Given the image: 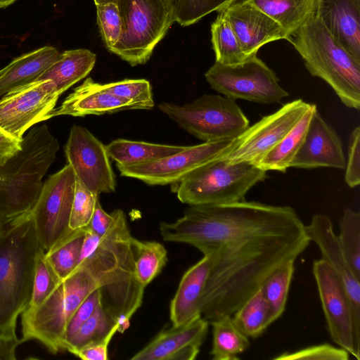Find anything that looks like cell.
<instances>
[{
	"label": "cell",
	"mask_w": 360,
	"mask_h": 360,
	"mask_svg": "<svg viewBox=\"0 0 360 360\" xmlns=\"http://www.w3.org/2000/svg\"><path fill=\"white\" fill-rule=\"evenodd\" d=\"M114 219V212L110 214L106 212L103 209L99 199H98L90 221L86 228L94 233L101 236L110 229Z\"/></svg>",
	"instance_id": "obj_46"
},
{
	"label": "cell",
	"mask_w": 360,
	"mask_h": 360,
	"mask_svg": "<svg viewBox=\"0 0 360 360\" xmlns=\"http://www.w3.org/2000/svg\"><path fill=\"white\" fill-rule=\"evenodd\" d=\"M99 195L94 193L76 178L69 227L71 230L86 228L93 214Z\"/></svg>",
	"instance_id": "obj_40"
},
{
	"label": "cell",
	"mask_w": 360,
	"mask_h": 360,
	"mask_svg": "<svg viewBox=\"0 0 360 360\" xmlns=\"http://www.w3.org/2000/svg\"><path fill=\"white\" fill-rule=\"evenodd\" d=\"M241 1L253 5L277 22L285 32L286 40L316 15L318 4V0Z\"/></svg>",
	"instance_id": "obj_26"
},
{
	"label": "cell",
	"mask_w": 360,
	"mask_h": 360,
	"mask_svg": "<svg viewBox=\"0 0 360 360\" xmlns=\"http://www.w3.org/2000/svg\"><path fill=\"white\" fill-rule=\"evenodd\" d=\"M76 176L68 164L43 184L31 214L37 235L45 252L72 230L69 227Z\"/></svg>",
	"instance_id": "obj_11"
},
{
	"label": "cell",
	"mask_w": 360,
	"mask_h": 360,
	"mask_svg": "<svg viewBox=\"0 0 360 360\" xmlns=\"http://www.w3.org/2000/svg\"><path fill=\"white\" fill-rule=\"evenodd\" d=\"M116 324L114 317L101 302L92 315L82 324L73 337L65 344V351L75 355L87 345L104 338Z\"/></svg>",
	"instance_id": "obj_34"
},
{
	"label": "cell",
	"mask_w": 360,
	"mask_h": 360,
	"mask_svg": "<svg viewBox=\"0 0 360 360\" xmlns=\"http://www.w3.org/2000/svg\"><path fill=\"white\" fill-rule=\"evenodd\" d=\"M122 31L108 51L131 66L145 64L175 22L167 0H118Z\"/></svg>",
	"instance_id": "obj_8"
},
{
	"label": "cell",
	"mask_w": 360,
	"mask_h": 360,
	"mask_svg": "<svg viewBox=\"0 0 360 360\" xmlns=\"http://www.w3.org/2000/svg\"><path fill=\"white\" fill-rule=\"evenodd\" d=\"M22 342L16 333H0V360H15L16 349Z\"/></svg>",
	"instance_id": "obj_47"
},
{
	"label": "cell",
	"mask_w": 360,
	"mask_h": 360,
	"mask_svg": "<svg viewBox=\"0 0 360 360\" xmlns=\"http://www.w3.org/2000/svg\"><path fill=\"white\" fill-rule=\"evenodd\" d=\"M22 141L11 136L0 127V167L20 149Z\"/></svg>",
	"instance_id": "obj_48"
},
{
	"label": "cell",
	"mask_w": 360,
	"mask_h": 360,
	"mask_svg": "<svg viewBox=\"0 0 360 360\" xmlns=\"http://www.w3.org/2000/svg\"><path fill=\"white\" fill-rule=\"evenodd\" d=\"M113 212V223L104 235L99 236L86 228L77 267L86 269L95 279L103 306L115 319L117 332L123 333L143 302L145 288L136 276L134 237L125 214L122 210Z\"/></svg>",
	"instance_id": "obj_2"
},
{
	"label": "cell",
	"mask_w": 360,
	"mask_h": 360,
	"mask_svg": "<svg viewBox=\"0 0 360 360\" xmlns=\"http://www.w3.org/2000/svg\"><path fill=\"white\" fill-rule=\"evenodd\" d=\"M96 60V54L88 49L65 51L36 80H51L61 95L89 75L94 67Z\"/></svg>",
	"instance_id": "obj_25"
},
{
	"label": "cell",
	"mask_w": 360,
	"mask_h": 360,
	"mask_svg": "<svg viewBox=\"0 0 360 360\" xmlns=\"http://www.w3.org/2000/svg\"><path fill=\"white\" fill-rule=\"evenodd\" d=\"M205 77L212 89L234 100L273 104L288 96L275 72L257 55L236 65L215 61Z\"/></svg>",
	"instance_id": "obj_10"
},
{
	"label": "cell",
	"mask_w": 360,
	"mask_h": 360,
	"mask_svg": "<svg viewBox=\"0 0 360 360\" xmlns=\"http://www.w3.org/2000/svg\"><path fill=\"white\" fill-rule=\"evenodd\" d=\"M316 15L335 40L360 62V0H318Z\"/></svg>",
	"instance_id": "obj_21"
},
{
	"label": "cell",
	"mask_w": 360,
	"mask_h": 360,
	"mask_svg": "<svg viewBox=\"0 0 360 360\" xmlns=\"http://www.w3.org/2000/svg\"><path fill=\"white\" fill-rule=\"evenodd\" d=\"M232 315L235 325L249 338L259 337L275 321L261 288Z\"/></svg>",
	"instance_id": "obj_30"
},
{
	"label": "cell",
	"mask_w": 360,
	"mask_h": 360,
	"mask_svg": "<svg viewBox=\"0 0 360 360\" xmlns=\"http://www.w3.org/2000/svg\"><path fill=\"white\" fill-rule=\"evenodd\" d=\"M209 321L198 316L160 332L131 360H193L208 332Z\"/></svg>",
	"instance_id": "obj_18"
},
{
	"label": "cell",
	"mask_w": 360,
	"mask_h": 360,
	"mask_svg": "<svg viewBox=\"0 0 360 360\" xmlns=\"http://www.w3.org/2000/svg\"><path fill=\"white\" fill-rule=\"evenodd\" d=\"M118 0H94L96 5L97 4H105V3H117Z\"/></svg>",
	"instance_id": "obj_50"
},
{
	"label": "cell",
	"mask_w": 360,
	"mask_h": 360,
	"mask_svg": "<svg viewBox=\"0 0 360 360\" xmlns=\"http://www.w3.org/2000/svg\"><path fill=\"white\" fill-rule=\"evenodd\" d=\"M236 0H167L175 22L193 25L213 11H220Z\"/></svg>",
	"instance_id": "obj_37"
},
{
	"label": "cell",
	"mask_w": 360,
	"mask_h": 360,
	"mask_svg": "<svg viewBox=\"0 0 360 360\" xmlns=\"http://www.w3.org/2000/svg\"><path fill=\"white\" fill-rule=\"evenodd\" d=\"M162 239L189 244L212 263L200 300L209 322L232 314L283 264L310 243L290 206L255 201L190 206L174 222H162Z\"/></svg>",
	"instance_id": "obj_1"
},
{
	"label": "cell",
	"mask_w": 360,
	"mask_h": 360,
	"mask_svg": "<svg viewBox=\"0 0 360 360\" xmlns=\"http://www.w3.org/2000/svg\"><path fill=\"white\" fill-rule=\"evenodd\" d=\"M117 332V324L112 328L104 338L87 345L77 352L75 356L84 360H108V345Z\"/></svg>",
	"instance_id": "obj_45"
},
{
	"label": "cell",
	"mask_w": 360,
	"mask_h": 360,
	"mask_svg": "<svg viewBox=\"0 0 360 360\" xmlns=\"http://www.w3.org/2000/svg\"><path fill=\"white\" fill-rule=\"evenodd\" d=\"M316 109V105L311 103L280 142L255 165L266 172L274 170L285 172L290 167V164L304 141L311 116Z\"/></svg>",
	"instance_id": "obj_28"
},
{
	"label": "cell",
	"mask_w": 360,
	"mask_h": 360,
	"mask_svg": "<svg viewBox=\"0 0 360 360\" xmlns=\"http://www.w3.org/2000/svg\"><path fill=\"white\" fill-rule=\"evenodd\" d=\"M60 94L49 79H39L15 88L0 98V127L22 140L37 123L50 119Z\"/></svg>",
	"instance_id": "obj_13"
},
{
	"label": "cell",
	"mask_w": 360,
	"mask_h": 360,
	"mask_svg": "<svg viewBox=\"0 0 360 360\" xmlns=\"http://www.w3.org/2000/svg\"><path fill=\"white\" fill-rule=\"evenodd\" d=\"M60 55L55 47L46 46L15 58L0 70V97L35 81Z\"/></svg>",
	"instance_id": "obj_24"
},
{
	"label": "cell",
	"mask_w": 360,
	"mask_h": 360,
	"mask_svg": "<svg viewBox=\"0 0 360 360\" xmlns=\"http://www.w3.org/2000/svg\"><path fill=\"white\" fill-rule=\"evenodd\" d=\"M15 1L16 0H0V8L7 7Z\"/></svg>",
	"instance_id": "obj_49"
},
{
	"label": "cell",
	"mask_w": 360,
	"mask_h": 360,
	"mask_svg": "<svg viewBox=\"0 0 360 360\" xmlns=\"http://www.w3.org/2000/svg\"><path fill=\"white\" fill-rule=\"evenodd\" d=\"M349 353L330 344L314 345L293 352H284L274 360H348Z\"/></svg>",
	"instance_id": "obj_42"
},
{
	"label": "cell",
	"mask_w": 360,
	"mask_h": 360,
	"mask_svg": "<svg viewBox=\"0 0 360 360\" xmlns=\"http://www.w3.org/2000/svg\"><path fill=\"white\" fill-rule=\"evenodd\" d=\"M96 288L98 285L89 271L77 267L40 306L22 312L23 342L37 340L52 354L63 352V336L71 317Z\"/></svg>",
	"instance_id": "obj_6"
},
{
	"label": "cell",
	"mask_w": 360,
	"mask_h": 360,
	"mask_svg": "<svg viewBox=\"0 0 360 360\" xmlns=\"http://www.w3.org/2000/svg\"><path fill=\"white\" fill-rule=\"evenodd\" d=\"M345 181L350 188L360 184V127L353 129L348 146V159L345 165Z\"/></svg>",
	"instance_id": "obj_44"
},
{
	"label": "cell",
	"mask_w": 360,
	"mask_h": 360,
	"mask_svg": "<svg viewBox=\"0 0 360 360\" xmlns=\"http://www.w3.org/2000/svg\"><path fill=\"white\" fill-rule=\"evenodd\" d=\"M135 273L139 283L146 288L161 272L167 262L165 246L157 241L132 240Z\"/></svg>",
	"instance_id": "obj_32"
},
{
	"label": "cell",
	"mask_w": 360,
	"mask_h": 360,
	"mask_svg": "<svg viewBox=\"0 0 360 360\" xmlns=\"http://www.w3.org/2000/svg\"><path fill=\"white\" fill-rule=\"evenodd\" d=\"M126 110H136V106L131 101L101 89L99 83L89 77L76 87L59 107L53 110L49 117L101 115Z\"/></svg>",
	"instance_id": "obj_22"
},
{
	"label": "cell",
	"mask_w": 360,
	"mask_h": 360,
	"mask_svg": "<svg viewBox=\"0 0 360 360\" xmlns=\"http://www.w3.org/2000/svg\"><path fill=\"white\" fill-rule=\"evenodd\" d=\"M61 281L46 259L44 250L41 248L36 257L32 295L26 309H34L40 306Z\"/></svg>",
	"instance_id": "obj_38"
},
{
	"label": "cell",
	"mask_w": 360,
	"mask_h": 360,
	"mask_svg": "<svg viewBox=\"0 0 360 360\" xmlns=\"http://www.w3.org/2000/svg\"><path fill=\"white\" fill-rule=\"evenodd\" d=\"M266 172L252 163L231 164L218 158L172 184L171 189L190 206L231 203L245 200L248 192L266 178Z\"/></svg>",
	"instance_id": "obj_7"
},
{
	"label": "cell",
	"mask_w": 360,
	"mask_h": 360,
	"mask_svg": "<svg viewBox=\"0 0 360 360\" xmlns=\"http://www.w3.org/2000/svg\"><path fill=\"white\" fill-rule=\"evenodd\" d=\"M158 108L190 134L204 142L235 139L249 126L236 100L204 94L184 105L162 102Z\"/></svg>",
	"instance_id": "obj_9"
},
{
	"label": "cell",
	"mask_w": 360,
	"mask_h": 360,
	"mask_svg": "<svg viewBox=\"0 0 360 360\" xmlns=\"http://www.w3.org/2000/svg\"><path fill=\"white\" fill-rule=\"evenodd\" d=\"M212 258L211 254L204 255L182 276L170 303L169 316L172 326H179L202 316L200 300L208 278Z\"/></svg>",
	"instance_id": "obj_23"
},
{
	"label": "cell",
	"mask_w": 360,
	"mask_h": 360,
	"mask_svg": "<svg viewBox=\"0 0 360 360\" xmlns=\"http://www.w3.org/2000/svg\"><path fill=\"white\" fill-rule=\"evenodd\" d=\"M99 86L115 96L131 101L136 110H150L154 107L152 88L146 79H124L107 84L99 83Z\"/></svg>",
	"instance_id": "obj_39"
},
{
	"label": "cell",
	"mask_w": 360,
	"mask_h": 360,
	"mask_svg": "<svg viewBox=\"0 0 360 360\" xmlns=\"http://www.w3.org/2000/svg\"><path fill=\"white\" fill-rule=\"evenodd\" d=\"M233 139L208 141L186 146L178 153L154 162L117 167L122 176L141 180L148 185H172L201 165L220 158L227 151Z\"/></svg>",
	"instance_id": "obj_14"
},
{
	"label": "cell",
	"mask_w": 360,
	"mask_h": 360,
	"mask_svg": "<svg viewBox=\"0 0 360 360\" xmlns=\"http://www.w3.org/2000/svg\"><path fill=\"white\" fill-rule=\"evenodd\" d=\"M65 153L76 178L92 192L100 195L115 191V175L105 146L88 129L78 125L71 128Z\"/></svg>",
	"instance_id": "obj_15"
},
{
	"label": "cell",
	"mask_w": 360,
	"mask_h": 360,
	"mask_svg": "<svg viewBox=\"0 0 360 360\" xmlns=\"http://www.w3.org/2000/svg\"><path fill=\"white\" fill-rule=\"evenodd\" d=\"M212 326V347L210 355L213 360H238V355L250 346L247 337L227 315L210 321Z\"/></svg>",
	"instance_id": "obj_29"
},
{
	"label": "cell",
	"mask_w": 360,
	"mask_h": 360,
	"mask_svg": "<svg viewBox=\"0 0 360 360\" xmlns=\"http://www.w3.org/2000/svg\"><path fill=\"white\" fill-rule=\"evenodd\" d=\"M97 23L101 37L108 49L119 41L122 31V21L117 4L105 3L97 4Z\"/></svg>",
	"instance_id": "obj_41"
},
{
	"label": "cell",
	"mask_w": 360,
	"mask_h": 360,
	"mask_svg": "<svg viewBox=\"0 0 360 360\" xmlns=\"http://www.w3.org/2000/svg\"><path fill=\"white\" fill-rule=\"evenodd\" d=\"M85 233L86 228L72 230L45 252L46 259L62 281L71 275L78 265Z\"/></svg>",
	"instance_id": "obj_33"
},
{
	"label": "cell",
	"mask_w": 360,
	"mask_h": 360,
	"mask_svg": "<svg viewBox=\"0 0 360 360\" xmlns=\"http://www.w3.org/2000/svg\"><path fill=\"white\" fill-rule=\"evenodd\" d=\"M211 41L216 62L224 65H236L250 58L243 52L222 10L218 12L217 18L212 23Z\"/></svg>",
	"instance_id": "obj_31"
},
{
	"label": "cell",
	"mask_w": 360,
	"mask_h": 360,
	"mask_svg": "<svg viewBox=\"0 0 360 360\" xmlns=\"http://www.w3.org/2000/svg\"><path fill=\"white\" fill-rule=\"evenodd\" d=\"M101 302V291L99 288H96L80 304L66 327L63 340V351L65 344L73 337L82 324L92 315Z\"/></svg>",
	"instance_id": "obj_43"
},
{
	"label": "cell",
	"mask_w": 360,
	"mask_h": 360,
	"mask_svg": "<svg viewBox=\"0 0 360 360\" xmlns=\"http://www.w3.org/2000/svg\"><path fill=\"white\" fill-rule=\"evenodd\" d=\"M58 149L46 124L23 136L20 149L0 167V223L31 212Z\"/></svg>",
	"instance_id": "obj_4"
},
{
	"label": "cell",
	"mask_w": 360,
	"mask_h": 360,
	"mask_svg": "<svg viewBox=\"0 0 360 360\" xmlns=\"http://www.w3.org/2000/svg\"><path fill=\"white\" fill-rule=\"evenodd\" d=\"M186 146L115 139L105 146L110 158L117 166H132L154 162L178 153Z\"/></svg>",
	"instance_id": "obj_27"
},
{
	"label": "cell",
	"mask_w": 360,
	"mask_h": 360,
	"mask_svg": "<svg viewBox=\"0 0 360 360\" xmlns=\"http://www.w3.org/2000/svg\"><path fill=\"white\" fill-rule=\"evenodd\" d=\"M295 270V261L278 268L261 286L263 295L272 311L274 321L283 313Z\"/></svg>",
	"instance_id": "obj_35"
},
{
	"label": "cell",
	"mask_w": 360,
	"mask_h": 360,
	"mask_svg": "<svg viewBox=\"0 0 360 360\" xmlns=\"http://www.w3.org/2000/svg\"><path fill=\"white\" fill-rule=\"evenodd\" d=\"M346 160L341 139L319 115L313 113L304 141L290 167L302 169H345Z\"/></svg>",
	"instance_id": "obj_20"
},
{
	"label": "cell",
	"mask_w": 360,
	"mask_h": 360,
	"mask_svg": "<svg viewBox=\"0 0 360 360\" xmlns=\"http://www.w3.org/2000/svg\"><path fill=\"white\" fill-rule=\"evenodd\" d=\"M310 242L318 246L321 259L333 269L342 284L350 302L354 330V356L360 359V278L354 274L338 243L330 219L325 214L312 217L305 225Z\"/></svg>",
	"instance_id": "obj_16"
},
{
	"label": "cell",
	"mask_w": 360,
	"mask_h": 360,
	"mask_svg": "<svg viewBox=\"0 0 360 360\" xmlns=\"http://www.w3.org/2000/svg\"><path fill=\"white\" fill-rule=\"evenodd\" d=\"M222 11L248 57L257 55L259 49L269 42L286 40L280 25L249 3L237 0Z\"/></svg>",
	"instance_id": "obj_19"
},
{
	"label": "cell",
	"mask_w": 360,
	"mask_h": 360,
	"mask_svg": "<svg viewBox=\"0 0 360 360\" xmlns=\"http://www.w3.org/2000/svg\"><path fill=\"white\" fill-rule=\"evenodd\" d=\"M310 104L302 99L284 104L275 112L249 126L233 139L220 158L231 164L245 162L255 165L280 142Z\"/></svg>",
	"instance_id": "obj_12"
},
{
	"label": "cell",
	"mask_w": 360,
	"mask_h": 360,
	"mask_svg": "<svg viewBox=\"0 0 360 360\" xmlns=\"http://www.w3.org/2000/svg\"><path fill=\"white\" fill-rule=\"evenodd\" d=\"M41 248L31 212L0 223V333H15L31 298Z\"/></svg>",
	"instance_id": "obj_3"
},
{
	"label": "cell",
	"mask_w": 360,
	"mask_h": 360,
	"mask_svg": "<svg viewBox=\"0 0 360 360\" xmlns=\"http://www.w3.org/2000/svg\"><path fill=\"white\" fill-rule=\"evenodd\" d=\"M288 41L312 76L328 83L346 107L359 110L360 62L335 40L316 15Z\"/></svg>",
	"instance_id": "obj_5"
},
{
	"label": "cell",
	"mask_w": 360,
	"mask_h": 360,
	"mask_svg": "<svg viewBox=\"0 0 360 360\" xmlns=\"http://www.w3.org/2000/svg\"><path fill=\"white\" fill-rule=\"evenodd\" d=\"M338 243L356 276L360 278V214L345 209L340 223Z\"/></svg>",
	"instance_id": "obj_36"
},
{
	"label": "cell",
	"mask_w": 360,
	"mask_h": 360,
	"mask_svg": "<svg viewBox=\"0 0 360 360\" xmlns=\"http://www.w3.org/2000/svg\"><path fill=\"white\" fill-rule=\"evenodd\" d=\"M312 271L330 338L354 356V320L346 291L335 272L322 259L314 262Z\"/></svg>",
	"instance_id": "obj_17"
}]
</instances>
